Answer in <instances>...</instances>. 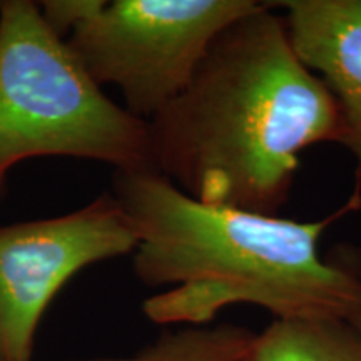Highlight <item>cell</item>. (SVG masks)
Listing matches in <instances>:
<instances>
[{"label": "cell", "mask_w": 361, "mask_h": 361, "mask_svg": "<svg viewBox=\"0 0 361 361\" xmlns=\"http://www.w3.org/2000/svg\"><path fill=\"white\" fill-rule=\"evenodd\" d=\"M276 8L264 2L224 29L188 87L149 121L152 168L206 204L278 216L301 152L345 147L340 107Z\"/></svg>", "instance_id": "1"}, {"label": "cell", "mask_w": 361, "mask_h": 361, "mask_svg": "<svg viewBox=\"0 0 361 361\" xmlns=\"http://www.w3.org/2000/svg\"><path fill=\"white\" fill-rule=\"evenodd\" d=\"M116 200L129 216L139 281L164 288L142 311L152 323L211 324L234 305L274 319H350L360 301V264L324 259L329 226L361 207V191L318 219H288L197 201L156 171H116Z\"/></svg>", "instance_id": "2"}, {"label": "cell", "mask_w": 361, "mask_h": 361, "mask_svg": "<svg viewBox=\"0 0 361 361\" xmlns=\"http://www.w3.org/2000/svg\"><path fill=\"white\" fill-rule=\"evenodd\" d=\"M80 157L154 171L149 123L111 101L37 4L0 2V194L30 157Z\"/></svg>", "instance_id": "3"}, {"label": "cell", "mask_w": 361, "mask_h": 361, "mask_svg": "<svg viewBox=\"0 0 361 361\" xmlns=\"http://www.w3.org/2000/svg\"><path fill=\"white\" fill-rule=\"evenodd\" d=\"M263 0H114L66 39L87 74L152 121L188 87L219 34Z\"/></svg>", "instance_id": "4"}, {"label": "cell", "mask_w": 361, "mask_h": 361, "mask_svg": "<svg viewBox=\"0 0 361 361\" xmlns=\"http://www.w3.org/2000/svg\"><path fill=\"white\" fill-rule=\"evenodd\" d=\"M114 194L47 219L0 226V361H32L40 319L80 269L137 247Z\"/></svg>", "instance_id": "5"}, {"label": "cell", "mask_w": 361, "mask_h": 361, "mask_svg": "<svg viewBox=\"0 0 361 361\" xmlns=\"http://www.w3.org/2000/svg\"><path fill=\"white\" fill-rule=\"evenodd\" d=\"M276 7L298 57L340 107L361 191V0H278Z\"/></svg>", "instance_id": "6"}, {"label": "cell", "mask_w": 361, "mask_h": 361, "mask_svg": "<svg viewBox=\"0 0 361 361\" xmlns=\"http://www.w3.org/2000/svg\"><path fill=\"white\" fill-rule=\"evenodd\" d=\"M255 361H361L348 319H274L256 335Z\"/></svg>", "instance_id": "7"}, {"label": "cell", "mask_w": 361, "mask_h": 361, "mask_svg": "<svg viewBox=\"0 0 361 361\" xmlns=\"http://www.w3.org/2000/svg\"><path fill=\"white\" fill-rule=\"evenodd\" d=\"M256 335L231 323L183 326L162 333L135 353L71 361H255Z\"/></svg>", "instance_id": "8"}, {"label": "cell", "mask_w": 361, "mask_h": 361, "mask_svg": "<svg viewBox=\"0 0 361 361\" xmlns=\"http://www.w3.org/2000/svg\"><path fill=\"white\" fill-rule=\"evenodd\" d=\"M106 0H47L39 4L40 13L59 37L67 39L78 27L97 13Z\"/></svg>", "instance_id": "9"}, {"label": "cell", "mask_w": 361, "mask_h": 361, "mask_svg": "<svg viewBox=\"0 0 361 361\" xmlns=\"http://www.w3.org/2000/svg\"><path fill=\"white\" fill-rule=\"evenodd\" d=\"M360 286H361V266H360ZM348 322L353 324V326L358 329V331L361 333V291H360V301H358V306H356L355 313L351 314V318L348 319Z\"/></svg>", "instance_id": "10"}]
</instances>
